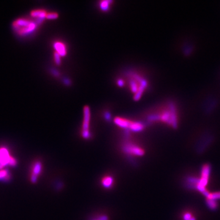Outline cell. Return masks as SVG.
Returning <instances> with one entry per match:
<instances>
[{
    "mask_svg": "<svg viewBox=\"0 0 220 220\" xmlns=\"http://www.w3.org/2000/svg\"><path fill=\"white\" fill-rule=\"evenodd\" d=\"M112 3V1H102L100 2L99 7L102 11L107 12L110 10V6Z\"/></svg>",
    "mask_w": 220,
    "mask_h": 220,
    "instance_id": "obj_14",
    "label": "cell"
},
{
    "mask_svg": "<svg viewBox=\"0 0 220 220\" xmlns=\"http://www.w3.org/2000/svg\"><path fill=\"white\" fill-rule=\"evenodd\" d=\"M91 110L90 107L86 105L83 108V121L81 130V136L84 140H89L91 138L90 131Z\"/></svg>",
    "mask_w": 220,
    "mask_h": 220,
    "instance_id": "obj_5",
    "label": "cell"
},
{
    "mask_svg": "<svg viewBox=\"0 0 220 220\" xmlns=\"http://www.w3.org/2000/svg\"><path fill=\"white\" fill-rule=\"evenodd\" d=\"M117 84L119 87H123L125 85V81L122 79H118L117 81Z\"/></svg>",
    "mask_w": 220,
    "mask_h": 220,
    "instance_id": "obj_19",
    "label": "cell"
},
{
    "mask_svg": "<svg viewBox=\"0 0 220 220\" xmlns=\"http://www.w3.org/2000/svg\"><path fill=\"white\" fill-rule=\"evenodd\" d=\"M59 17V14L56 12H51L47 13L46 19L47 20H56Z\"/></svg>",
    "mask_w": 220,
    "mask_h": 220,
    "instance_id": "obj_16",
    "label": "cell"
},
{
    "mask_svg": "<svg viewBox=\"0 0 220 220\" xmlns=\"http://www.w3.org/2000/svg\"><path fill=\"white\" fill-rule=\"evenodd\" d=\"M130 120L127 119L126 118H124V117H116L114 119V123L119 127L121 128V129H128L130 123Z\"/></svg>",
    "mask_w": 220,
    "mask_h": 220,
    "instance_id": "obj_11",
    "label": "cell"
},
{
    "mask_svg": "<svg viewBox=\"0 0 220 220\" xmlns=\"http://www.w3.org/2000/svg\"><path fill=\"white\" fill-rule=\"evenodd\" d=\"M121 151L124 155L130 157H141L146 154L145 149L141 144L132 140H126L122 143Z\"/></svg>",
    "mask_w": 220,
    "mask_h": 220,
    "instance_id": "obj_4",
    "label": "cell"
},
{
    "mask_svg": "<svg viewBox=\"0 0 220 220\" xmlns=\"http://www.w3.org/2000/svg\"><path fill=\"white\" fill-rule=\"evenodd\" d=\"M114 182L115 181L113 176L109 174L103 176L100 180V184L102 187L107 190L111 189L114 185Z\"/></svg>",
    "mask_w": 220,
    "mask_h": 220,
    "instance_id": "obj_9",
    "label": "cell"
},
{
    "mask_svg": "<svg viewBox=\"0 0 220 220\" xmlns=\"http://www.w3.org/2000/svg\"><path fill=\"white\" fill-rule=\"evenodd\" d=\"M172 105L168 106L166 110H163L158 113H153L147 117V120L150 122L162 121L173 127H177V116Z\"/></svg>",
    "mask_w": 220,
    "mask_h": 220,
    "instance_id": "obj_2",
    "label": "cell"
},
{
    "mask_svg": "<svg viewBox=\"0 0 220 220\" xmlns=\"http://www.w3.org/2000/svg\"><path fill=\"white\" fill-rule=\"evenodd\" d=\"M43 171V165L40 160L35 161L31 168L29 181L32 184H35Z\"/></svg>",
    "mask_w": 220,
    "mask_h": 220,
    "instance_id": "obj_7",
    "label": "cell"
},
{
    "mask_svg": "<svg viewBox=\"0 0 220 220\" xmlns=\"http://www.w3.org/2000/svg\"><path fill=\"white\" fill-rule=\"evenodd\" d=\"M144 129L145 126L141 122L131 121L128 129L133 132H141L143 131Z\"/></svg>",
    "mask_w": 220,
    "mask_h": 220,
    "instance_id": "obj_12",
    "label": "cell"
},
{
    "mask_svg": "<svg viewBox=\"0 0 220 220\" xmlns=\"http://www.w3.org/2000/svg\"><path fill=\"white\" fill-rule=\"evenodd\" d=\"M47 12L43 9H35L31 12V15L39 24H41L46 19Z\"/></svg>",
    "mask_w": 220,
    "mask_h": 220,
    "instance_id": "obj_8",
    "label": "cell"
},
{
    "mask_svg": "<svg viewBox=\"0 0 220 220\" xmlns=\"http://www.w3.org/2000/svg\"><path fill=\"white\" fill-rule=\"evenodd\" d=\"M207 204L212 210H215L217 207V204L215 200L207 199Z\"/></svg>",
    "mask_w": 220,
    "mask_h": 220,
    "instance_id": "obj_15",
    "label": "cell"
},
{
    "mask_svg": "<svg viewBox=\"0 0 220 220\" xmlns=\"http://www.w3.org/2000/svg\"><path fill=\"white\" fill-rule=\"evenodd\" d=\"M94 220H108V217L106 215H103L99 216L97 219Z\"/></svg>",
    "mask_w": 220,
    "mask_h": 220,
    "instance_id": "obj_20",
    "label": "cell"
},
{
    "mask_svg": "<svg viewBox=\"0 0 220 220\" xmlns=\"http://www.w3.org/2000/svg\"><path fill=\"white\" fill-rule=\"evenodd\" d=\"M61 58L62 57L58 53H57L56 52H54V53H53V59H54V62L56 65H60L61 64V62H62Z\"/></svg>",
    "mask_w": 220,
    "mask_h": 220,
    "instance_id": "obj_17",
    "label": "cell"
},
{
    "mask_svg": "<svg viewBox=\"0 0 220 220\" xmlns=\"http://www.w3.org/2000/svg\"><path fill=\"white\" fill-rule=\"evenodd\" d=\"M206 197H207V199L217 201V199H220V192H216V193H214L212 194L209 193Z\"/></svg>",
    "mask_w": 220,
    "mask_h": 220,
    "instance_id": "obj_18",
    "label": "cell"
},
{
    "mask_svg": "<svg viewBox=\"0 0 220 220\" xmlns=\"http://www.w3.org/2000/svg\"><path fill=\"white\" fill-rule=\"evenodd\" d=\"M11 179V174L8 170H0V181L7 182Z\"/></svg>",
    "mask_w": 220,
    "mask_h": 220,
    "instance_id": "obj_13",
    "label": "cell"
},
{
    "mask_svg": "<svg viewBox=\"0 0 220 220\" xmlns=\"http://www.w3.org/2000/svg\"><path fill=\"white\" fill-rule=\"evenodd\" d=\"M54 52L58 53L61 57H64L67 54V46L61 41H56L53 43Z\"/></svg>",
    "mask_w": 220,
    "mask_h": 220,
    "instance_id": "obj_10",
    "label": "cell"
},
{
    "mask_svg": "<svg viewBox=\"0 0 220 220\" xmlns=\"http://www.w3.org/2000/svg\"><path fill=\"white\" fill-rule=\"evenodd\" d=\"M128 81L130 89L134 94V100L138 101L147 88V81L139 73L133 72L129 74Z\"/></svg>",
    "mask_w": 220,
    "mask_h": 220,
    "instance_id": "obj_1",
    "label": "cell"
},
{
    "mask_svg": "<svg viewBox=\"0 0 220 220\" xmlns=\"http://www.w3.org/2000/svg\"><path fill=\"white\" fill-rule=\"evenodd\" d=\"M38 26L39 24L35 20H30L21 18L15 20L12 23V27L15 32L21 36L33 33Z\"/></svg>",
    "mask_w": 220,
    "mask_h": 220,
    "instance_id": "obj_3",
    "label": "cell"
},
{
    "mask_svg": "<svg viewBox=\"0 0 220 220\" xmlns=\"http://www.w3.org/2000/svg\"><path fill=\"white\" fill-rule=\"evenodd\" d=\"M17 162L15 158L12 157L8 150L5 147L0 148V170L4 166L9 165L10 166H15Z\"/></svg>",
    "mask_w": 220,
    "mask_h": 220,
    "instance_id": "obj_6",
    "label": "cell"
}]
</instances>
